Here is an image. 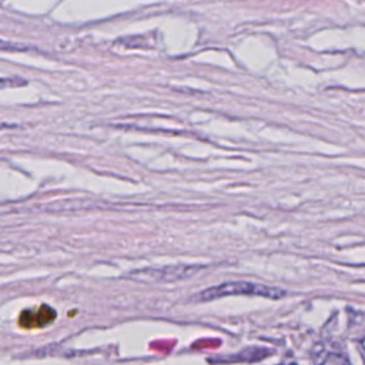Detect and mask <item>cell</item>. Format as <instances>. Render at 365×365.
<instances>
[{
    "mask_svg": "<svg viewBox=\"0 0 365 365\" xmlns=\"http://www.w3.org/2000/svg\"><path fill=\"white\" fill-rule=\"evenodd\" d=\"M259 295V297H265V298H282L285 295V292L279 288H272V287H267V285H261V284H252V282H225L221 284L218 287L214 288H208L205 291H202L198 298L201 301H210V299H215V298H221V297H227V295Z\"/></svg>",
    "mask_w": 365,
    "mask_h": 365,
    "instance_id": "cell-1",
    "label": "cell"
},
{
    "mask_svg": "<svg viewBox=\"0 0 365 365\" xmlns=\"http://www.w3.org/2000/svg\"><path fill=\"white\" fill-rule=\"evenodd\" d=\"M26 81L19 77H10V78H0V88L1 87H16V86H23Z\"/></svg>",
    "mask_w": 365,
    "mask_h": 365,
    "instance_id": "cell-3",
    "label": "cell"
},
{
    "mask_svg": "<svg viewBox=\"0 0 365 365\" xmlns=\"http://www.w3.org/2000/svg\"><path fill=\"white\" fill-rule=\"evenodd\" d=\"M0 50H6V51H20V50H27V47L23 46V44H14V43H9V41L0 40Z\"/></svg>",
    "mask_w": 365,
    "mask_h": 365,
    "instance_id": "cell-4",
    "label": "cell"
},
{
    "mask_svg": "<svg viewBox=\"0 0 365 365\" xmlns=\"http://www.w3.org/2000/svg\"><path fill=\"white\" fill-rule=\"evenodd\" d=\"M318 365H349L348 359L339 354H328Z\"/></svg>",
    "mask_w": 365,
    "mask_h": 365,
    "instance_id": "cell-2",
    "label": "cell"
},
{
    "mask_svg": "<svg viewBox=\"0 0 365 365\" xmlns=\"http://www.w3.org/2000/svg\"><path fill=\"white\" fill-rule=\"evenodd\" d=\"M361 348H362V352H364V356H365V339L361 342Z\"/></svg>",
    "mask_w": 365,
    "mask_h": 365,
    "instance_id": "cell-5",
    "label": "cell"
}]
</instances>
